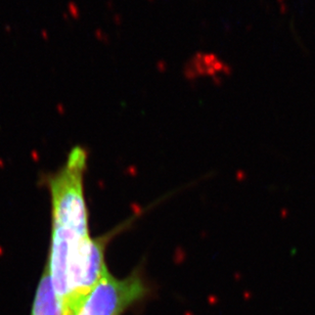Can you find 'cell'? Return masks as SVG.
Listing matches in <instances>:
<instances>
[{
  "label": "cell",
  "mask_w": 315,
  "mask_h": 315,
  "mask_svg": "<svg viewBox=\"0 0 315 315\" xmlns=\"http://www.w3.org/2000/svg\"><path fill=\"white\" fill-rule=\"evenodd\" d=\"M87 154L76 146L65 166L50 179L52 236L70 243L89 237L88 214L84 196V172Z\"/></svg>",
  "instance_id": "1"
},
{
  "label": "cell",
  "mask_w": 315,
  "mask_h": 315,
  "mask_svg": "<svg viewBox=\"0 0 315 315\" xmlns=\"http://www.w3.org/2000/svg\"><path fill=\"white\" fill-rule=\"evenodd\" d=\"M31 315H63L61 301L53 289L47 268L38 285Z\"/></svg>",
  "instance_id": "4"
},
{
  "label": "cell",
  "mask_w": 315,
  "mask_h": 315,
  "mask_svg": "<svg viewBox=\"0 0 315 315\" xmlns=\"http://www.w3.org/2000/svg\"><path fill=\"white\" fill-rule=\"evenodd\" d=\"M147 294L140 274L116 278L107 272L74 315H122Z\"/></svg>",
  "instance_id": "2"
},
{
  "label": "cell",
  "mask_w": 315,
  "mask_h": 315,
  "mask_svg": "<svg viewBox=\"0 0 315 315\" xmlns=\"http://www.w3.org/2000/svg\"><path fill=\"white\" fill-rule=\"evenodd\" d=\"M232 68L228 63L215 52L196 51L184 63L182 74L188 81L208 78L214 82L223 81L228 77Z\"/></svg>",
  "instance_id": "3"
}]
</instances>
